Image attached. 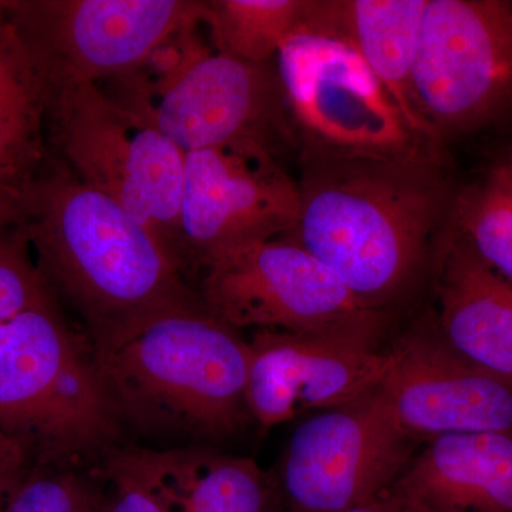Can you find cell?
I'll return each mask as SVG.
<instances>
[{"mask_svg":"<svg viewBox=\"0 0 512 512\" xmlns=\"http://www.w3.org/2000/svg\"><path fill=\"white\" fill-rule=\"evenodd\" d=\"M20 227L47 291L79 316L93 350L202 306L160 239L56 158L30 194Z\"/></svg>","mask_w":512,"mask_h":512,"instance_id":"cell-1","label":"cell"},{"mask_svg":"<svg viewBox=\"0 0 512 512\" xmlns=\"http://www.w3.org/2000/svg\"><path fill=\"white\" fill-rule=\"evenodd\" d=\"M298 187V221L289 237L377 312L416 281L453 202L437 151L306 150Z\"/></svg>","mask_w":512,"mask_h":512,"instance_id":"cell-2","label":"cell"},{"mask_svg":"<svg viewBox=\"0 0 512 512\" xmlns=\"http://www.w3.org/2000/svg\"><path fill=\"white\" fill-rule=\"evenodd\" d=\"M117 414L146 429L225 436L248 412L251 349L204 305L94 350Z\"/></svg>","mask_w":512,"mask_h":512,"instance_id":"cell-3","label":"cell"},{"mask_svg":"<svg viewBox=\"0 0 512 512\" xmlns=\"http://www.w3.org/2000/svg\"><path fill=\"white\" fill-rule=\"evenodd\" d=\"M0 433L35 463L67 466L109 450L119 433L92 343L55 299L0 323Z\"/></svg>","mask_w":512,"mask_h":512,"instance_id":"cell-4","label":"cell"},{"mask_svg":"<svg viewBox=\"0 0 512 512\" xmlns=\"http://www.w3.org/2000/svg\"><path fill=\"white\" fill-rule=\"evenodd\" d=\"M47 136L57 161L153 232L185 271V153L177 144L151 121L110 99L97 84L50 97Z\"/></svg>","mask_w":512,"mask_h":512,"instance_id":"cell-5","label":"cell"},{"mask_svg":"<svg viewBox=\"0 0 512 512\" xmlns=\"http://www.w3.org/2000/svg\"><path fill=\"white\" fill-rule=\"evenodd\" d=\"M293 131L306 150L352 156L437 151L423 143L346 37L303 23L275 57Z\"/></svg>","mask_w":512,"mask_h":512,"instance_id":"cell-6","label":"cell"},{"mask_svg":"<svg viewBox=\"0 0 512 512\" xmlns=\"http://www.w3.org/2000/svg\"><path fill=\"white\" fill-rule=\"evenodd\" d=\"M50 97L101 84L204 15L195 0H2Z\"/></svg>","mask_w":512,"mask_h":512,"instance_id":"cell-7","label":"cell"},{"mask_svg":"<svg viewBox=\"0 0 512 512\" xmlns=\"http://www.w3.org/2000/svg\"><path fill=\"white\" fill-rule=\"evenodd\" d=\"M413 92L421 119L439 143L512 110L511 0H429Z\"/></svg>","mask_w":512,"mask_h":512,"instance_id":"cell-8","label":"cell"},{"mask_svg":"<svg viewBox=\"0 0 512 512\" xmlns=\"http://www.w3.org/2000/svg\"><path fill=\"white\" fill-rule=\"evenodd\" d=\"M205 311L229 328L279 332L382 328L328 266L289 237L214 256L201 268Z\"/></svg>","mask_w":512,"mask_h":512,"instance_id":"cell-9","label":"cell"},{"mask_svg":"<svg viewBox=\"0 0 512 512\" xmlns=\"http://www.w3.org/2000/svg\"><path fill=\"white\" fill-rule=\"evenodd\" d=\"M382 390L306 419L293 431L282 487L298 512H346L392 490L412 456Z\"/></svg>","mask_w":512,"mask_h":512,"instance_id":"cell-10","label":"cell"},{"mask_svg":"<svg viewBox=\"0 0 512 512\" xmlns=\"http://www.w3.org/2000/svg\"><path fill=\"white\" fill-rule=\"evenodd\" d=\"M298 180L278 151L239 143L185 154L181 252L187 266L291 234L298 221Z\"/></svg>","mask_w":512,"mask_h":512,"instance_id":"cell-11","label":"cell"},{"mask_svg":"<svg viewBox=\"0 0 512 512\" xmlns=\"http://www.w3.org/2000/svg\"><path fill=\"white\" fill-rule=\"evenodd\" d=\"M124 107L151 121L185 154L239 143L278 151L293 131L274 64L217 50L195 60L163 92Z\"/></svg>","mask_w":512,"mask_h":512,"instance_id":"cell-12","label":"cell"},{"mask_svg":"<svg viewBox=\"0 0 512 512\" xmlns=\"http://www.w3.org/2000/svg\"><path fill=\"white\" fill-rule=\"evenodd\" d=\"M379 330H262L249 343L248 412L264 426H276L375 392L392 365L390 350L376 349Z\"/></svg>","mask_w":512,"mask_h":512,"instance_id":"cell-13","label":"cell"},{"mask_svg":"<svg viewBox=\"0 0 512 512\" xmlns=\"http://www.w3.org/2000/svg\"><path fill=\"white\" fill-rule=\"evenodd\" d=\"M384 399L410 437L511 431L512 386L471 365L439 333H413L393 350Z\"/></svg>","mask_w":512,"mask_h":512,"instance_id":"cell-14","label":"cell"},{"mask_svg":"<svg viewBox=\"0 0 512 512\" xmlns=\"http://www.w3.org/2000/svg\"><path fill=\"white\" fill-rule=\"evenodd\" d=\"M439 256L437 333L458 356L512 386V284L454 229Z\"/></svg>","mask_w":512,"mask_h":512,"instance_id":"cell-15","label":"cell"},{"mask_svg":"<svg viewBox=\"0 0 512 512\" xmlns=\"http://www.w3.org/2000/svg\"><path fill=\"white\" fill-rule=\"evenodd\" d=\"M392 491L424 512H512V433L436 437Z\"/></svg>","mask_w":512,"mask_h":512,"instance_id":"cell-16","label":"cell"},{"mask_svg":"<svg viewBox=\"0 0 512 512\" xmlns=\"http://www.w3.org/2000/svg\"><path fill=\"white\" fill-rule=\"evenodd\" d=\"M49 93L0 0V227H20L26 202L55 157Z\"/></svg>","mask_w":512,"mask_h":512,"instance_id":"cell-17","label":"cell"},{"mask_svg":"<svg viewBox=\"0 0 512 512\" xmlns=\"http://www.w3.org/2000/svg\"><path fill=\"white\" fill-rule=\"evenodd\" d=\"M429 0L318 2L315 23L346 37L402 113L412 133L439 146L421 119L413 92V66L421 20Z\"/></svg>","mask_w":512,"mask_h":512,"instance_id":"cell-18","label":"cell"},{"mask_svg":"<svg viewBox=\"0 0 512 512\" xmlns=\"http://www.w3.org/2000/svg\"><path fill=\"white\" fill-rule=\"evenodd\" d=\"M109 463L160 498L170 512H264L261 471L245 458L194 450H113Z\"/></svg>","mask_w":512,"mask_h":512,"instance_id":"cell-19","label":"cell"},{"mask_svg":"<svg viewBox=\"0 0 512 512\" xmlns=\"http://www.w3.org/2000/svg\"><path fill=\"white\" fill-rule=\"evenodd\" d=\"M312 0H207L204 23L217 52L271 64L308 19Z\"/></svg>","mask_w":512,"mask_h":512,"instance_id":"cell-20","label":"cell"},{"mask_svg":"<svg viewBox=\"0 0 512 512\" xmlns=\"http://www.w3.org/2000/svg\"><path fill=\"white\" fill-rule=\"evenodd\" d=\"M450 222L485 264L512 284V177L503 164L454 195Z\"/></svg>","mask_w":512,"mask_h":512,"instance_id":"cell-21","label":"cell"},{"mask_svg":"<svg viewBox=\"0 0 512 512\" xmlns=\"http://www.w3.org/2000/svg\"><path fill=\"white\" fill-rule=\"evenodd\" d=\"M92 484L67 464L33 463L3 512H97Z\"/></svg>","mask_w":512,"mask_h":512,"instance_id":"cell-22","label":"cell"},{"mask_svg":"<svg viewBox=\"0 0 512 512\" xmlns=\"http://www.w3.org/2000/svg\"><path fill=\"white\" fill-rule=\"evenodd\" d=\"M49 299L22 227H0V323Z\"/></svg>","mask_w":512,"mask_h":512,"instance_id":"cell-23","label":"cell"},{"mask_svg":"<svg viewBox=\"0 0 512 512\" xmlns=\"http://www.w3.org/2000/svg\"><path fill=\"white\" fill-rule=\"evenodd\" d=\"M106 474L113 488L106 512H170L146 485L109 461Z\"/></svg>","mask_w":512,"mask_h":512,"instance_id":"cell-24","label":"cell"},{"mask_svg":"<svg viewBox=\"0 0 512 512\" xmlns=\"http://www.w3.org/2000/svg\"><path fill=\"white\" fill-rule=\"evenodd\" d=\"M35 463L32 451L22 441L0 433V512Z\"/></svg>","mask_w":512,"mask_h":512,"instance_id":"cell-25","label":"cell"},{"mask_svg":"<svg viewBox=\"0 0 512 512\" xmlns=\"http://www.w3.org/2000/svg\"><path fill=\"white\" fill-rule=\"evenodd\" d=\"M346 512H424L420 508L414 507L409 501L404 500L392 490L386 494L380 495L376 500L370 503L360 505V507L352 508Z\"/></svg>","mask_w":512,"mask_h":512,"instance_id":"cell-26","label":"cell"},{"mask_svg":"<svg viewBox=\"0 0 512 512\" xmlns=\"http://www.w3.org/2000/svg\"><path fill=\"white\" fill-rule=\"evenodd\" d=\"M501 164L507 168L508 173H510L512 177V146L510 147V150H508L507 156H505L504 160L501 161Z\"/></svg>","mask_w":512,"mask_h":512,"instance_id":"cell-27","label":"cell"}]
</instances>
